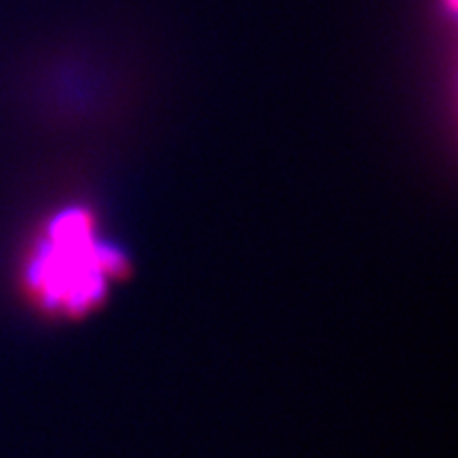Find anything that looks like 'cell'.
<instances>
[{
    "label": "cell",
    "mask_w": 458,
    "mask_h": 458,
    "mask_svg": "<svg viewBox=\"0 0 458 458\" xmlns=\"http://www.w3.org/2000/svg\"><path fill=\"white\" fill-rule=\"evenodd\" d=\"M123 272V257L98 232L85 208H68L47 221L28 253L26 293L57 317H81L105 300Z\"/></svg>",
    "instance_id": "6da1fadb"
}]
</instances>
